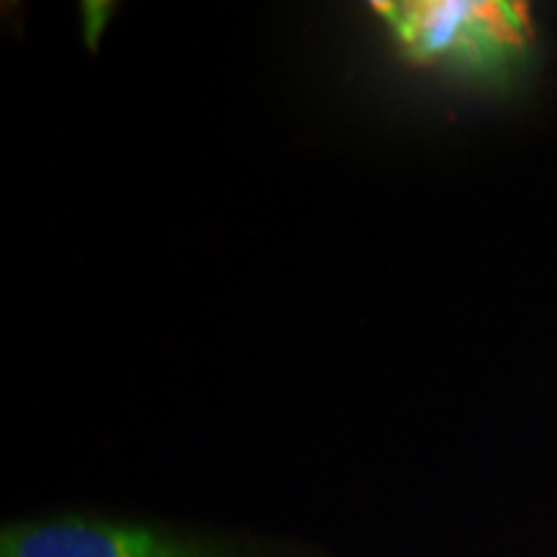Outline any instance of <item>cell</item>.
<instances>
[{
    "label": "cell",
    "instance_id": "cell-2",
    "mask_svg": "<svg viewBox=\"0 0 557 557\" xmlns=\"http://www.w3.org/2000/svg\"><path fill=\"white\" fill-rule=\"evenodd\" d=\"M0 557H318L274 542L191 532L94 513H52L13 521L0 534Z\"/></svg>",
    "mask_w": 557,
    "mask_h": 557
},
{
    "label": "cell",
    "instance_id": "cell-1",
    "mask_svg": "<svg viewBox=\"0 0 557 557\" xmlns=\"http://www.w3.org/2000/svg\"><path fill=\"white\" fill-rule=\"evenodd\" d=\"M395 52L480 94H511L532 73L537 26L513 0H377L369 5Z\"/></svg>",
    "mask_w": 557,
    "mask_h": 557
}]
</instances>
